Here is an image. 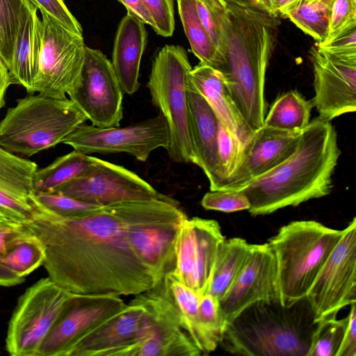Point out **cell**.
<instances>
[{
  "instance_id": "obj_1",
  "label": "cell",
  "mask_w": 356,
  "mask_h": 356,
  "mask_svg": "<svg viewBox=\"0 0 356 356\" xmlns=\"http://www.w3.org/2000/svg\"><path fill=\"white\" fill-rule=\"evenodd\" d=\"M33 204L32 218L24 224L44 246L48 277L65 290L136 296L159 283L130 247L123 202L74 218Z\"/></svg>"
},
{
  "instance_id": "obj_2",
  "label": "cell",
  "mask_w": 356,
  "mask_h": 356,
  "mask_svg": "<svg viewBox=\"0 0 356 356\" xmlns=\"http://www.w3.org/2000/svg\"><path fill=\"white\" fill-rule=\"evenodd\" d=\"M340 154L331 122L314 119L301 131L292 154L239 191L250 201L248 211L252 216L266 215L328 195Z\"/></svg>"
},
{
  "instance_id": "obj_3",
  "label": "cell",
  "mask_w": 356,
  "mask_h": 356,
  "mask_svg": "<svg viewBox=\"0 0 356 356\" xmlns=\"http://www.w3.org/2000/svg\"><path fill=\"white\" fill-rule=\"evenodd\" d=\"M224 63L218 70L247 126L264 125L266 73L276 44L278 15L257 7L223 3Z\"/></svg>"
},
{
  "instance_id": "obj_4",
  "label": "cell",
  "mask_w": 356,
  "mask_h": 356,
  "mask_svg": "<svg viewBox=\"0 0 356 356\" xmlns=\"http://www.w3.org/2000/svg\"><path fill=\"white\" fill-rule=\"evenodd\" d=\"M316 323L307 299L250 305L224 328L220 345L247 356H307Z\"/></svg>"
},
{
  "instance_id": "obj_5",
  "label": "cell",
  "mask_w": 356,
  "mask_h": 356,
  "mask_svg": "<svg viewBox=\"0 0 356 356\" xmlns=\"http://www.w3.org/2000/svg\"><path fill=\"white\" fill-rule=\"evenodd\" d=\"M87 118L67 97L29 93L8 108L0 122V147L31 156L54 147Z\"/></svg>"
},
{
  "instance_id": "obj_6",
  "label": "cell",
  "mask_w": 356,
  "mask_h": 356,
  "mask_svg": "<svg viewBox=\"0 0 356 356\" xmlns=\"http://www.w3.org/2000/svg\"><path fill=\"white\" fill-rule=\"evenodd\" d=\"M342 233L315 220H296L269 239L267 244L276 259L282 305L290 306L306 297Z\"/></svg>"
},
{
  "instance_id": "obj_7",
  "label": "cell",
  "mask_w": 356,
  "mask_h": 356,
  "mask_svg": "<svg viewBox=\"0 0 356 356\" xmlns=\"http://www.w3.org/2000/svg\"><path fill=\"white\" fill-rule=\"evenodd\" d=\"M191 70L184 48L166 44L155 55L147 83L152 104L159 108L168 124V156L177 163H191L188 101Z\"/></svg>"
},
{
  "instance_id": "obj_8",
  "label": "cell",
  "mask_w": 356,
  "mask_h": 356,
  "mask_svg": "<svg viewBox=\"0 0 356 356\" xmlns=\"http://www.w3.org/2000/svg\"><path fill=\"white\" fill-rule=\"evenodd\" d=\"M123 215L132 251L161 282L175 269L177 237L187 218L179 202H124Z\"/></svg>"
},
{
  "instance_id": "obj_9",
  "label": "cell",
  "mask_w": 356,
  "mask_h": 356,
  "mask_svg": "<svg viewBox=\"0 0 356 356\" xmlns=\"http://www.w3.org/2000/svg\"><path fill=\"white\" fill-rule=\"evenodd\" d=\"M41 47L34 92L65 97L78 84L86 57L82 35L40 10Z\"/></svg>"
},
{
  "instance_id": "obj_10",
  "label": "cell",
  "mask_w": 356,
  "mask_h": 356,
  "mask_svg": "<svg viewBox=\"0 0 356 356\" xmlns=\"http://www.w3.org/2000/svg\"><path fill=\"white\" fill-rule=\"evenodd\" d=\"M72 295L49 277L38 280L19 297L10 318L6 348L12 356H36L67 300Z\"/></svg>"
},
{
  "instance_id": "obj_11",
  "label": "cell",
  "mask_w": 356,
  "mask_h": 356,
  "mask_svg": "<svg viewBox=\"0 0 356 356\" xmlns=\"http://www.w3.org/2000/svg\"><path fill=\"white\" fill-rule=\"evenodd\" d=\"M52 193L97 207L154 200L178 202L156 191L134 172L98 158L84 172Z\"/></svg>"
},
{
  "instance_id": "obj_12",
  "label": "cell",
  "mask_w": 356,
  "mask_h": 356,
  "mask_svg": "<svg viewBox=\"0 0 356 356\" xmlns=\"http://www.w3.org/2000/svg\"><path fill=\"white\" fill-rule=\"evenodd\" d=\"M169 131L163 115L159 113L125 127L99 128L81 124L62 141L85 154L125 153L145 161L159 147L167 149Z\"/></svg>"
},
{
  "instance_id": "obj_13",
  "label": "cell",
  "mask_w": 356,
  "mask_h": 356,
  "mask_svg": "<svg viewBox=\"0 0 356 356\" xmlns=\"http://www.w3.org/2000/svg\"><path fill=\"white\" fill-rule=\"evenodd\" d=\"M342 236L312 284L307 296L316 323L336 317L356 301V219Z\"/></svg>"
},
{
  "instance_id": "obj_14",
  "label": "cell",
  "mask_w": 356,
  "mask_h": 356,
  "mask_svg": "<svg viewBox=\"0 0 356 356\" xmlns=\"http://www.w3.org/2000/svg\"><path fill=\"white\" fill-rule=\"evenodd\" d=\"M132 301L147 310L148 322L142 339L124 350V356H199L200 350L183 329L179 313L162 281L136 295Z\"/></svg>"
},
{
  "instance_id": "obj_15",
  "label": "cell",
  "mask_w": 356,
  "mask_h": 356,
  "mask_svg": "<svg viewBox=\"0 0 356 356\" xmlns=\"http://www.w3.org/2000/svg\"><path fill=\"white\" fill-rule=\"evenodd\" d=\"M123 93L111 61L100 50L86 46L81 76L69 99L93 126L109 128L120 127Z\"/></svg>"
},
{
  "instance_id": "obj_16",
  "label": "cell",
  "mask_w": 356,
  "mask_h": 356,
  "mask_svg": "<svg viewBox=\"0 0 356 356\" xmlns=\"http://www.w3.org/2000/svg\"><path fill=\"white\" fill-rule=\"evenodd\" d=\"M127 305L120 296L72 293L36 356H67L83 337L121 312Z\"/></svg>"
},
{
  "instance_id": "obj_17",
  "label": "cell",
  "mask_w": 356,
  "mask_h": 356,
  "mask_svg": "<svg viewBox=\"0 0 356 356\" xmlns=\"http://www.w3.org/2000/svg\"><path fill=\"white\" fill-rule=\"evenodd\" d=\"M225 238L216 220L187 217L177 234L172 275L200 296L206 294L219 244Z\"/></svg>"
},
{
  "instance_id": "obj_18",
  "label": "cell",
  "mask_w": 356,
  "mask_h": 356,
  "mask_svg": "<svg viewBox=\"0 0 356 356\" xmlns=\"http://www.w3.org/2000/svg\"><path fill=\"white\" fill-rule=\"evenodd\" d=\"M318 118L331 121L356 110V54L333 55L315 47L310 50Z\"/></svg>"
},
{
  "instance_id": "obj_19",
  "label": "cell",
  "mask_w": 356,
  "mask_h": 356,
  "mask_svg": "<svg viewBox=\"0 0 356 356\" xmlns=\"http://www.w3.org/2000/svg\"><path fill=\"white\" fill-rule=\"evenodd\" d=\"M280 300L275 254L266 243L254 244L249 257L220 300L225 327L250 305Z\"/></svg>"
},
{
  "instance_id": "obj_20",
  "label": "cell",
  "mask_w": 356,
  "mask_h": 356,
  "mask_svg": "<svg viewBox=\"0 0 356 356\" xmlns=\"http://www.w3.org/2000/svg\"><path fill=\"white\" fill-rule=\"evenodd\" d=\"M302 131H284L264 125L254 131L241 146L236 166L220 190L240 191L282 163L296 150Z\"/></svg>"
},
{
  "instance_id": "obj_21",
  "label": "cell",
  "mask_w": 356,
  "mask_h": 356,
  "mask_svg": "<svg viewBox=\"0 0 356 356\" xmlns=\"http://www.w3.org/2000/svg\"><path fill=\"white\" fill-rule=\"evenodd\" d=\"M147 321L146 309L131 300L121 312L83 337L67 356H113L117 350L138 342Z\"/></svg>"
},
{
  "instance_id": "obj_22",
  "label": "cell",
  "mask_w": 356,
  "mask_h": 356,
  "mask_svg": "<svg viewBox=\"0 0 356 356\" xmlns=\"http://www.w3.org/2000/svg\"><path fill=\"white\" fill-rule=\"evenodd\" d=\"M191 163L199 166L209 181L210 191L219 190L222 175L218 152V118L193 85H188Z\"/></svg>"
},
{
  "instance_id": "obj_23",
  "label": "cell",
  "mask_w": 356,
  "mask_h": 356,
  "mask_svg": "<svg viewBox=\"0 0 356 356\" xmlns=\"http://www.w3.org/2000/svg\"><path fill=\"white\" fill-rule=\"evenodd\" d=\"M37 164L0 147V219L26 223L33 214L31 197Z\"/></svg>"
},
{
  "instance_id": "obj_24",
  "label": "cell",
  "mask_w": 356,
  "mask_h": 356,
  "mask_svg": "<svg viewBox=\"0 0 356 356\" xmlns=\"http://www.w3.org/2000/svg\"><path fill=\"white\" fill-rule=\"evenodd\" d=\"M147 42L145 24L127 13L116 31L111 61L124 93L133 95L139 88L140 65Z\"/></svg>"
},
{
  "instance_id": "obj_25",
  "label": "cell",
  "mask_w": 356,
  "mask_h": 356,
  "mask_svg": "<svg viewBox=\"0 0 356 356\" xmlns=\"http://www.w3.org/2000/svg\"><path fill=\"white\" fill-rule=\"evenodd\" d=\"M38 10L35 4L26 1L8 69L12 84L23 86L28 93H35L34 81L41 47L40 18Z\"/></svg>"
},
{
  "instance_id": "obj_26",
  "label": "cell",
  "mask_w": 356,
  "mask_h": 356,
  "mask_svg": "<svg viewBox=\"0 0 356 356\" xmlns=\"http://www.w3.org/2000/svg\"><path fill=\"white\" fill-rule=\"evenodd\" d=\"M190 76L222 124L239 140L241 146L253 132L238 110L221 73L202 63L192 68Z\"/></svg>"
},
{
  "instance_id": "obj_27",
  "label": "cell",
  "mask_w": 356,
  "mask_h": 356,
  "mask_svg": "<svg viewBox=\"0 0 356 356\" xmlns=\"http://www.w3.org/2000/svg\"><path fill=\"white\" fill-rule=\"evenodd\" d=\"M162 282L179 313L183 329L202 355L214 351L217 346L207 334L199 318L198 305L201 296L180 282L172 273L166 275Z\"/></svg>"
},
{
  "instance_id": "obj_28",
  "label": "cell",
  "mask_w": 356,
  "mask_h": 356,
  "mask_svg": "<svg viewBox=\"0 0 356 356\" xmlns=\"http://www.w3.org/2000/svg\"><path fill=\"white\" fill-rule=\"evenodd\" d=\"M254 244L239 237L225 238L216 253L207 293L223 298L253 249Z\"/></svg>"
},
{
  "instance_id": "obj_29",
  "label": "cell",
  "mask_w": 356,
  "mask_h": 356,
  "mask_svg": "<svg viewBox=\"0 0 356 356\" xmlns=\"http://www.w3.org/2000/svg\"><path fill=\"white\" fill-rule=\"evenodd\" d=\"M311 100H307L297 90H290L280 95L272 104L264 125L284 131H300L310 122L313 108Z\"/></svg>"
},
{
  "instance_id": "obj_30",
  "label": "cell",
  "mask_w": 356,
  "mask_h": 356,
  "mask_svg": "<svg viewBox=\"0 0 356 356\" xmlns=\"http://www.w3.org/2000/svg\"><path fill=\"white\" fill-rule=\"evenodd\" d=\"M334 1L296 0L282 8L279 15L289 19L320 44L327 35Z\"/></svg>"
},
{
  "instance_id": "obj_31",
  "label": "cell",
  "mask_w": 356,
  "mask_h": 356,
  "mask_svg": "<svg viewBox=\"0 0 356 356\" xmlns=\"http://www.w3.org/2000/svg\"><path fill=\"white\" fill-rule=\"evenodd\" d=\"M96 159L75 149L58 157L47 167L36 170L33 179L34 194L54 192L84 172Z\"/></svg>"
},
{
  "instance_id": "obj_32",
  "label": "cell",
  "mask_w": 356,
  "mask_h": 356,
  "mask_svg": "<svg viewBox=\"0 0 356 356\" xmlns=\"http://www.w3.org/2000/svg\"><path fill=\"white\" fill-rule=\"evenodd\" d=\"M177 2L179 17L192 52L200 63L220 70L223 60L199 18L195 0H177Z\"/></svg>"
},
{
  "instance_id": "obj_33",
  "label": "cell",
  "mask_w": 356,
  "mask_h": 356,
  "mask_svg": "<svg viewBox=\"0 0 356 356\" xmlns=\"http://www.w3.org/2000/svg\"><path fill=\"white\" fill-rule=\"evenodd\" d=\"M44 259V246L34 236L19 242L0 257V263L17 275L24 277L42 266Z\"/></svg>"
},
{
  "instance_id": "obj_34",
  "label": "cell",
  "mask_w": 356,
  "mask_h": 356,
  "mask_svg": "<svg viewBox=\"0 0 356 356\" xmlns=\"http://www.w3.org/2000/svg\"><path fill=\"white\" fill-rule=\"evenodd\" d=\"M27 0H0V58L9 69L20 18Z\"/></svg>"
},
{
  "instance_id": "obj_35",
  "label": "cell",
  "mask_w": 356,
  "mask_h": 356,
  "mask_svg": "<svg viewBox=\"0 0 356 356\" xmlns=\"http://www.w3.org/2000/svg\"><path fill=\"white\" fill-rule=\"evenodd\" d=\"M346 320V317L342 319L329 317L316 322L307 356H336Z\"/></svg>"
},
{
  "instance_id": "obj_36",
  "label": "cell",
  "mask_w": 356,
  "mask_h": 356,
  "mask_svg": "<svg viewBox=\"0 0 356 356\" xmlns=\"http://www.w3.org/2000/svg\"><path fill=\"white\" fill-rule=\"evenodd\" d=\"M223 3L220 0H195L199 18L224 63L226 39L222 22Z\"/></svg>"
},
{
  "instance_id": "obj_37",
  "label": "cell",
  "mask_w": 356,
  "mask_h": 356,
  "mask_svg": "<svg viewBox=\"0 0 356 356\" xmlns=\"http://www.w3.org/2000/svg\"><path fill=\"white\" fill-rule=\"evenodd\" d=\"M31 200L50 212L64 218H74L99 207L57 193L33 194Z\"/></svg>"
},
{
  "instance_id": "obj_38",
  "label": "cell",
  "mask_w": 356,
  "mask_h": 356,
  "mask_svg": "<svg viewBox=\"0 0 356 356\" xmlns=\"http://www.w3.org/2000/svg\"><path fill=\"white\" fill-rule=\"evenodd\" d=\"M356 28V0H335L332 8L328 31L322 46Z\"/></svg>"
},
{
  "instance_id": "obj_39",
  "label": "cell",
  "mask_w": 356,
  "mask_h": 356,
  "mask_svg": "<svg viewBox=\"0 0 356 356\" xmlns=\"http://www.w3.org/2000/svg\"><path fill=\"white\" fill-rule=\"evenodd\" d=\"M198 314L203 327L211 341L218 346L225 328L219 300L208 293L201 296Z\"/></svg>"
},
{
  "instance_id": "obj_40",
  "label": "cell",
  "mask_w": 356,
  "mask_h": 356,
  "mask_svg": "<svg viewBox=\"0 0 356 356\" xmlns=\"http://www.w3.org/2000/svg\"><path fill=\"white\" fill-rule=\"evenodd\" d=\"M201 205L207 210L232 213L248 210V198L239 191L215 190L207 193L201 200Z\"/></svg>"
},
{
  "instance_id": "obj_41",
  "label": "cell",
  "mask_w": 356,
  "mask_h": 356,
  "mask_svg": "<svg viewBox=\"0 0 356 356\" xmlns=\"http://www.w3.org/2000/svg\"><path fill=\"white\" fill-rule=\"evenodd\" d=\"M241 149L239 140L218 120V152L222 175L221 186L236 168Z\"/></svg>"
},
{
  "instance_id": "obj_42",
  "label": "cell",
  "mask_w": 356,
  "mask_h": 356,
  "mask_svg": "<svg viewBox=\"0 0 356 356\" xmlns=\"http://www.w3.org/2000/svg\"><path fill=\"white\" fill-rule=\"evenodd\" d=\"M154 24V31L163 37L172 36L175 31L173 0H141Z\"/></svg>"
},
{
  "instance_id": "obj_43",
  "label": "cell",
  "mask_w": 356,
  "mask_h": 356,
  "mask_svg": "<svg viewBox=\"0 0 356 356\" xmlns=\"http://www.w3.org/2000/svg\"><path fill=\"white\" fill-rule=\"evenodd\" d=\"M34 236L24 223L0 219V257L19 242Z\"/></svg>"
},
{
  "instance_id": "obj_44",
  "label": "cell",
  "mask_w": 356,
  "mask_h": 356,
  "mask_svg": "<svg viewBox=\"0 0 356 356\" xmlns=\"http://www.w3.org/2000/svg\"><path fill=\"white\" fill-rule=\"evenodd\" d=\"M30 1L37 6L40 11H44L68 29L82 35L83 31L80 23L70 13L63 0Z\"/></svg>"
},
{
  "instance_id": "obj_45",
  "label": "cell",
  "mask_w": 356,
  "mask_h": 356,
  "mask_svg": "<svg viewBox=\"0 0 356 356\" xmlns=\"http://www.w3.org/2000/svg\"><path fill=\"white\" fill-rule=\"evenodd\" d=\"M318 51L333 55L356 54V28L340 35L330 43L318 46Z\"/></svg>"
},
{
  "instance_id": "obj_46",
  "label": "cell",
  "mask_w": 356,
  "mask_h": 356,
  "mask_svg": "<svg viewBox=\"0 0 356 356\" xmlns=\"http://www.w3.org/2000/svg\"><path fill=\"white\" fill-rule=\"evenodd\" d=\"M342 341L336 356H356V307L350 305Z\"/></svg>"
},
{
  "instance_id": "obj_47",
  "label": "cell",
  "mask_w": 356,
  "mask_h": 356,
  "mask_svg": "<svg viewBox=\"0 0 356 356\" xmlns=\"http://www.w3.org/2000/svg\"><path fill=\"white\" fill-rule=\"evenodd\" d=\"M127 8V13L138 18L144 24H149L154 29L152 18L143 4L141 0H118Z\"/></svg>"
},
{
  "instance_id": "obj_48",
  "label": "cell",
  "mask_w": 356,
  "mask_h": 356,
  "mask_svg": "<svg viewBox=\"0 0 356 356\" xmlns=\"http://www.w3.org/2000/svg\"><path fill=\"white\" fill-rule=\"evenodd\" d=\"M11 84L8 70L0 58V111L5 106L6 95Z\"/></svg>"
},
{
  "instance_id": "obj_49",
  "label": "cell",
  "mask_w": 356,
  "mask_h": 356,
  "mask_svg": "<svg viewBox=\"0 0 356 356\" xmlns=\"http://www.w3.org/2000/svg\"><path fill=\"white\" fill-rule=\"evenodd\" d=\"M25 278L19 277L0 263V286H13L20 284Z\"/></svg>"
},
{
  "instance_id": "obj_50",
  "label": "cell",
  "mask_w": 356,
  "mask_h": 356,
  "mask_svg": "<svg viewBox=\"0 0 356 356\" xmlns=\"http://www.w3.org/2000/svg\"><path fill=\"white\" fill-rule=\"evenodd\" d=\"M225 3L241 6L257 7L267 10L266 0H220Z\"/></svg>"
},
{
  "instance_id": "obj_51",
  "label": "cell",
  "mask_w": 356,
  "mask_h": 356,
  "mask_svg": "<svg viewBox=\"0 0 356 356\" xmlns=\"http://www.w3.org/2000/svg\"><path fill=\"white\" fill-rule=\"evenodd\" d=\"M296 0H266L267 10L279 15L280 11Z\"/></svg>"
},
{
  "instance_id": "obj_52",
  "label": "cell",
  "mask_w": 356,
  "mask_h": 356,
  "mask_svg": "<svg viewBox=\"0 0 356 356\" xmlns=\"http://www.w3.org/2000/svg\"><path fill=\"white\" fill-rule=\"evenodd\" d=\"M310 1H318V0H310Z\"/></svg>"
}]
</instances>
